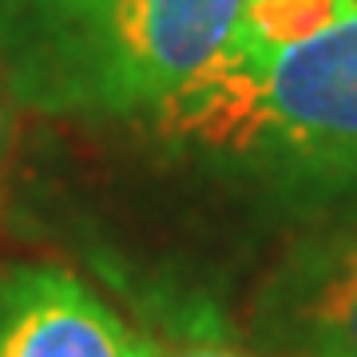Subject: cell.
<instances>
[{"label":"cell","mask_w":357,"mask_h":357,"mask_svg":"<svg viewBox=\"0 0 357 357\" xmlns=\"http://www.w3.org/2000/svg\"><path fill=\"white\" fill-rule=\"evenodd\" d=\"M143 342H147V357H270L255 342L234 337L222 318L206 306L163 314L151 330H143Z\"/></svg>","instance_id":"obj_5"},{"label":"cell","mask_w":357,"mask_h":357,"mask_svg":"<svg viewBox=\"0 0 357 357\" xmlns=\"http://www.w3.org/2000/svg\"><path fill=\"white\" fill-rule=\"evenodd\" d=\"M255 345L270 357H357V211H337L270 270Z\"/></svg>","instance_id":"obj_3"},{"label":"cell","mask_w":357,"mask_h":357,"mask_svg":"<svg viewBox=\"0 0 357 357\" xmlns=\"http://www.w3.org/2000/svg\"><path fill=\"white\" fill-rule=\"evenodd\" d=\"M357 0H246L230 36L255 48H282L333 24Z\"/></svg>","instance_id":"obj_6"},{"label":"cell","mask_w":357,"mask_h":357,"mask_svg":"<svg viewBox=\"0 0 357 357\" xmlns=\"http://www.w3.org/2000/svg\"><path fill=\"white\" fill-rule=\"evenodd\" d=\"M0 357H147V342L76 274L0 266Z\"/></svg>","instance_id":"obj_4"},{"label":"cell","mask_w":357,"mask_h":357,"mask_svg":"<svg viewBox=\"0 0 357 357\" xmlns=\"http://www.w3.org/2000/svg\"><path fill=\"white\" fill-rule=\"evenodd\" d=\"M8 103H13V96H8V84H4V76H0V163H4L8 131H13V112H8Z\"/></svg>","instance_id":"obj_7"},{"label":"cell","mask_w":357,"mask_h":357,"mask_svg":"<svg viewBox=\"0 0 357 357\" xmlns=\"http://www.w3.org/2000/svg\"><path fill=\"white\" fill-rule=\"evenodd\" d=\"M243 4L0 0V76L48 115H155L227 48Z\"/></svg>","instance_id":"obj_2"},{"label":"cell","mask_w":357,"mask_h":357,"mask_svg":"<svg viewBox=\"0 0 357 357\" xmlns=\"http://www.w3.org/2000/svg\"><path fill=\"white\" fill-rule=\"evenodd\" d=\"M155 123L294 203L357 211V4L282 48L230 36Z\"/></svg>","instance_id":"obj_1"}]
</instances>
